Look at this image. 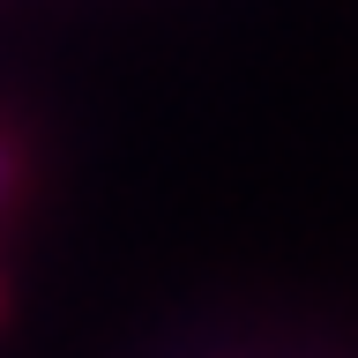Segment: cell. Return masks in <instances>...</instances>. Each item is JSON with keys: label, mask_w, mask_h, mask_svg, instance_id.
Returning <instances> with one entry per match:
<instances>
[{"label": "cell", "mask_w": 358, "mask_h": 358, "mask_svg": "<svg viewBox=\"0 0 358 358\" xmlns=\"http://www.w3.org/2000/svg\"><path fill=\"white\" fill-rule=\"evenodd\" d=\"M8 179H15V150L0 142V194H8Z\"/></svg>", "instance_id": "6da1fadb"}]
</instances>
